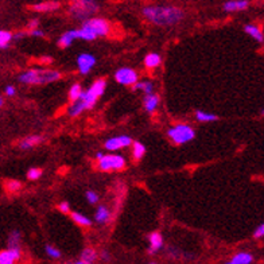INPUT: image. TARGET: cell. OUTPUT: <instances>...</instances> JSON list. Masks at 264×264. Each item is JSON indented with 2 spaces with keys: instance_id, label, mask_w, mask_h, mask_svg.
<instances>
[{
  "instance_id": "7a4b0ae2",
  "label": "cell",
  "mask_w": 264,
  "mask_h": 264,
  "mask_svg": "<svg viewBox=\"0 0 264 264\" xmlns=\"http://www.w3.org/2000/svg\"><path fill=\"white\" fill-rule=\"evenodd\" d=\"M106 88V81L103 79H96L93 84L90 85L88 89L82 92V95L79 97V100L76 103H72V106H69L68 113L69 116L76 117L79 116L81 113L86 109H92L95 106L96 101L100 96L104 95Z\"/></svg>"
},
{
  "instance_id": "ee69618b",
  "label": "cell",
  "mask_w": 264,
  "mask_h": 264,
  "mask_svg": "<svg viewBox=\"0 0 264 264\" xmlns=\"http://www.w3.org/2000/svg\"><path fill=\"white\" fill-rule=\"evenodd\" d=\"M260 115H262V116H264V108L262 109V111H260Z\"/></svg>"
},
{
  "instance_id": "8fae6325",
  "label": "cell",
  "mask_w": 264,
  "mask_h": 264,
  "mask_svg": "<svg viewBox=\"0 0 264 264\" xmlns=\"http://www.w3.org/2000/svg\"><path fill=\"white\" fill-rule=\"evenodd\" d=\"M21 248H7L0 252V264H12L21 259Z\"/></svg>"
},
{
  "instance_id": "277c9868",
  "label": "cell",
  "mask_w": 264,
  "mask_h": 264,
  "mask_svg": "<svg viewBox=\"0 0 264 264\" xmlns=\"http://www.w3.org/2000/svg\"><path fill=\"white\" fill-rule=\"evenodd\" d=\"M61 79V73L50 69H30L22 73L18 79L26 85H46L55 82Z\"/></svg>"
},
{
  "instance_id": "44dd1931",
  "label": "cell",
  "mask_w": 264,
  "mask_h": 264,
  "mask_svg": "<svg viewBox=\"0 0 264 264\" xmlns=\"http://www.w3.org/2000/svg\"><path fill=\"white\" fill-rule=\"evenodd\" d=\"M109 218H111V211H108V208L104 205L99 206L95 214L96 222H99V224H106V222L109 221Z\"/></svg>"
},
{
  "instance_id": "d4e9b609",
  "label": "cell",
  "mask_w": 264,
  "mask_h": 264,
  "mask_svg": "<svg viewBox=\"0 0 264 264\" xmlns=\"http://www.w3.org/2000/svg\"><path fill=\"white\" fill-rule=\"evenodd\" d=\"M146 154V147L144 144H142L140 142H133L132 143V157L136 160H140V159L144 157Z\"/></svg>"
},
{
  "instance_id": "30bf717a",
  "label": "cell",
  "mask_w": 264,
  "mask_h": 264,
  "mask_svg": "<svg viewBox=\"0 0 264 264\" xmlns=\"http://www.w3.org/2000/svg\"><path fill=\"white\" fill-rule=\"evenodd\" d=\"M96 65V57L89 53H82L77 57V68L82 76H86Z\"/></svg>"
},
{
  "instance_id": "7402d4cb",
  "label": "cell",
  "mask_w": 264,
  "mask_h": 264,
  "mask_svg": "<svg viewBox=\"0 0 264 264\" xmlns=\"http://www.w3.org/2000/svg\"><path fill=\"white\" fill-rule=\"evenodd\" d=\"M160 62H162V59H160V55H159L158 53H150L147 54V57L144 58V65H146V68L148 69L158 68Z\"/></svg>"
},
{
  "instance_id": "836d02e7",
  "label": "cell",
  "mask_w": 264,
  "mask_h": 264,
  "mask_svg": "<svg viewBox=\"0 0 264 264\" xmlns=\"http://www.w3.org/2000/svg\"><path fill=\"white\" fill-rule=\"evenodd\" d=\"M264 238V222H262L259 227L255 229L254 238Z\"/></svg>"
},
{
  "instance_id": "f546056e",
  "label": "cell",
  "mask_w": 264,
  "mask_h": 264,
  "mask_svg": "<svg viewBox=\"0 0 264 264\" xmlns=\"http://www.w3.org/2000/svg\"><path fill=\"white\" fill-rule=\"evenodd\" d=\"M45 252H46L49 258H52V259H59V258H61V252H59L55 247H53V245H46V247H45Z\"/></svg>"
},
{
  "instance_id": "e0dca14e",
  "label": "cell",
  "mask_w": 264,
  "mask_h": 264,
  "mask_svg": "<svg viewBox=\"0 0 264 264\" xmlns=\"http://www.w3.org/2000/svg\"><path fill=\"white\" fill-rule=\"evenodd\" d=\"M43 142V136L41 135H31V136L25 137L23 140L19 143V148L21 150H31L32 147H35L38 144H41Z\"/></svg>"
},
{
  "instance_id": "60d3db41",
  "label": "cell",
  "mask_w": 264,
  "mask_h": 264,
  "mask_svg": "<svg viewBox=\"0 0 264 264\" xmlns=\"http://www.w3.org/2000/svg\"><path fill=\"white\" fill-rule=\"evenodd\" d=\"M41 61H42L43 64H52V58H50V57H45V58H42Z\"/></svg>"
},
{
  "instance_id": "5bb4252c",
  "label": "cell",
  "mask_w": 264,
  "mask_h": 264,
  "mask_svg": "<svg viewBox=\"0 0 264 264\" xmlns=\"http://www.w3.org/2000/svg\"><path fill=\"white\" fill-rule=\"evenodd\" d=\"M248 4V0H229L227 3H224L222 8L227 12H236V11L247 10Z\"/></svg>"
},
{
  "instance_id": "ab89813d",
  "label": "cell",
  "mask_w": 264,
  "mask_h": 264,
  "mask_svg": "<svg viewBox=\"0 0 264 264\" xmlns=\"http://www.w3.org/2000/svg\"><path fill=\"white\" fill-rule=\"evenodd\" d=\"M25 35H26V31H18L15 35H14V39H15V41H18V39H22V38L25 37Z\"/></svg>"
},
{
  "instance_id": "8992f818",
  "label": "cell",
  "mask_w": 264,
  "mask_h": 264,
  "mask_svg": "<svg viewBox=\"0 0 264 264\" xmlns=\"http://www.w3.org/2000/svg\"><path fill=\"white\" fill-rule=\"evenodd\" d=\"M167 136L174 144H185L196 137V131L189 124H175L174 127L167 130Z\"/></svg>"
},
{
  "instance_id": "52a82bcc",
  "label": "cell",
  "mask_w": 264,
  "mask_h": 264,
  "mask_svg": "<svg viewBox=\"0 0 264 264\" xmlns=\"http://www.w3.org/2000/svg\"><path fill=\"white\" fill-rule=\"evenodd\" d=\"M126 166V159L122 155H104L103 158L99 159V167L103 171H112V170H122Z\"/></svg>"
},
{
  "instance_id": "d6986e66",
  "label": "cell",
  "mask_w": 264,
  "mask_h": 264,
  "mask_svg": "<svg viewBox=\"0 0 264 264\" xmlns=\"http://www.w3.org/2000/svg\"><path fill=\"white\" fill-rule=\"evenodd\" d=\"M244 31L247 32L251 38H254L256 42H264L263 31L260 30L259 26H256V25H245V26H244Z\"/></svg>"
},
{
  "instance_id": "603a6c76",
  "label": "cell",
  "mask_w": 264,
  "mask_h": 264,
  "mask_svg": "<svg viewBox=\"0 0 264 264\" xmlns=\"http://www.w3.org/2000/svg\"><path fill=\"white\" fill-rule=\"evenodd\" d=\"M132 90H143L144 95H150L153 93L154 84L151 81H137L132 85Z\"/></svg>"
},
{
  "instance_id": "4fadbf2b",
  "label": "cell",
  "mask_w": 264,
  "mask_h": 264,
  "mask_svg": "<svg viewBox=\"0 0 264 264\" xmlns=\"http://www.w3.org/2000/svg\"><path fill=\"white\" fill-rule=\"evenodd\" d=\"M76 39H79V30H69V31L64 32V34L61 35V38L58 39V46L62 49H66L69 48Z\"/></svg>"
},
{
  "instance_id": "83f0119b",
  "label": "cell",
  "mask_w": 264,
  "mask_h": 264,
  "mask_svg": "<svg viewBox=\"0 0 264 264\" xmlns=\"http://www.w3.org/2000/svg\"><path fill=\"white\" fill-rule=\"evenodd\" d=\"M196 119L198 122L206 123V122H216L218 117H217V115H214V113H209V112L205 111H196Z\"/></svg>"
},
{
  "instance_id": "4316f807",
  "label": "cell",
  "mask_w": 264,
  "mask_h": 264,
  "mask_svg": "<svg viewBox=\"0 0 264 264\" xmlns=\"http://www.w3.org/2000/svg\"><path fill=\"white\" fill-rule=\"evenodd\" d=\"M72 218H73L74 222H77L79 227H90L92 225V221H90V218H88L84 214H81V213H77V211H73L72 213Z\"/></svg>"
},
{
  "instance_id": "6da1fadb",
  "label": "cell",
  "mask_w": 264,
  "mask_h": 264,
  "mask_svg": "<svg viewBox=\"0 0 264 264\" xmlns=\"http://www.w3.org/2000/svg\"><path fill=\"white\" fill-rule=\"evenodd\" d=\"M142 12L148 22L160 27L178 25L185 16L184 11L174 5H147Z\"/></svg>"
},
{
  "instance_id": "cb8c5ba5",
  "label": "cell",
  "mask_w": 264,
  "mask_h": 264,
  "mask_svg": "<svg viewBox=\"0 0 264 264\" xmlns=\"http://www.w3.org/2000/svg\"><path fill=\"white\" fill-rule=\"evenodd\" d=\"M21 240H22V235L19 231H12L8 236V243H7V247L8 248H21Z\"/></svg>"
},
{
  "instance_id": "8d00e7d4",
  "label": "cell",
  "mask_w": 264,
  "mask_h": 264,
  "mask_svg": "<svg viewBox=\"0 0 264 264\" xmlns=\"http://www.w3.org/2000/svg\"><path fill=\"white\" fill-rule=\"evenodd\" d=\"M28 35H31V37L43 38V37H45V32H43L42 30H39V28H34V30H30V32H28Z\"/></svg>"
},
{
  "instance_id": "9c48e42d",
  "label": "cell",
  "mask_w": 264,
  "mask_h": 264,
  "mask_svg": "<svg viewBox=\"0 0 264 264\" xmlns=\"http://www.w3.org/2000/svg\"><path fill=\"white\" fill-rule=\"evenodd\" d=\"M132 139L128 135H120V136H113L111 139H108L104 143V147L108 151H117L120 148L128 147L132 144Z\"/></svg>"
},
{
  "instance_id": "9a60e30c",
  "label": "cell",
  "mask_w": 264,
  "mask_h": 264,
  "mask_svg": "<svg viewBox=\"0 0 264 264\" xmlns=\"http://www.w3.org/2000/svg\"><path fill=\"white\" fill-rule=\"evenodd\" d=\"M59 7H61L59 1H41V3L31 5V10L35 12H52V11L58 10Z\"/></svg>"
},
{
  "instance_id": "b9f144b4",
  "label": "cell",
  "mask_w": 264,
  "mask_h": 264,
  "mask_svg": "<svg viewBox=\"0 0 264 264\" xmlns=\"http://www.w3.org/2000/svg\"><path fill=\"white\" fill-rule=\"evenodd\" d=\"M104 155H106V154H103V153H97V155H96V158H97V160H99V159H101V158H103V157H104Z\"/></svg>"
},
{
  "instance_id": "74e56055",
  "label": "cell",
  "mask_w": 264,
  "mask_h": 264,
  "mask_svg": "<svg viewBox=\"0 0 264 264\" xmlns=\"http://www.w3.org/2000/svg\"><path fill=\"white\" fill-rule=\"evenodd\" d=\"M38 25H39V21H38V19H31V21L28 22L27 27H28L30 30H34V28H38Z\"/></svg>"
},
{
  "instance_id": "1f68e13d",
  "label": "cell",
  "mask_w": 264,
  "mask_h": 264,
  "mask_svg": "<svg viewBox=\"0 0 264 264\" xmlns=\"http://www.w3.org/2000/svg\"><path fill=\"white\" fill-rule=\"evenodd\" d=\"M86 201L89 202L90 205H96L97 202H99V200H100V197H99V194L97 193H95V191L92 190H88L86 191Z\"/></svg>"
},
{
  "instance_id": "d6a6232c",
  "label": "cell",
  "mask_w": 264,
  "mask_h": 264,
  "mask_svg": "<svg viewBox=\"0 0 264 264\" xmlns=\"http://www.w3.org/2000/svg\"><path fill=\"white\" fill-rule=\"evenodd\" d=\"M22 184L19 181H7V184H5V189L8 191H16L21 189Z\"/></svg>"
},
{
  "instance_id": "5b68a950",
  "label": "cell",
  "mask_w": 264,
  "mask_h": 264,
  "mask_svg": "<svg viewBox=\"0 0 264 264\" xmlns=\"http://www.w3.org/2000/svg\"><path fill=\"white\" fill-rule=\"evenodd\" d=\"M99 4L96 0H70L69 4V14L73 16L74 19L79 21H86L90 15L96 14L99 11Z\"/></svg>"
},
{
  "instance_id": "3957f363",
  "label": "cell",
  "mask_w": 264,
  "mask_h": 264,
  "mask_svg": "<svg viewBox=\"0 0 264 264\" xmlns=\"http://www.w3.org/2000/svg\"><path fill=\"white\" fill-rule=\"evenodd\" d=\"M111 31L109 23L103 18H89L82 22L79 30V39L82 41H95L99 37H106Z\"/></svg>"
},
{
  "instance_id": "f1b7e54d",
  "label": "cell",
  "mask_w": 264,
  "mask_h": 264,
  "mask_svg": "<svg viewBox=\"0 0 264 264\" xmlns=\"http://www.w3.org/2000/svg\"><path fill=\"white\" fill-rule=\"evenodd\" d=\"M14 39V34L7 30H1L0 31V48L7 49L10 42Z\"/></svg>"
},
{
  "instance_id": "2e32d148",
  "label": "cell",
  "mask_w": 264,
  "mask_h": 264,
  "mask_svg": "<svg viewBox=\"0 0 264 264\" xmlns=\"http://www.w3.org/2000/svg\"><path fill=\"white\" fill-rule=\"evenodd\" d=\"M159 96L157 93H150V95L144 96V100H143V106L146 108V111L148 113H154L155 109L158 108L159 106Z\"/></svg>"
},
{
  "instance_id": "4dcf8cb0",
  "label": "cell",
  "mask_w": 264,
  "mask_h": 264,
  "mask_svg": "<svg viewBox=\"0 0 264 264\" xmlns=\"http://www.w3.org/2000/svg\"><path fill=\"white\" fill-rule=\"evenodd\" d=\"M41 175H42V170L37 169V167H31V169L27 171V178L30 181L39 180Z\"/></svg>"
},
{
  "instance_id": "d590c367",
  "label": "cell",
  "mask_w": 264,
  "mask_h": 264,
  "mask_svg": "<svg viewBox=\"0 0 264 264\" xmlns=\"http://www.w3.org/2000/svg\"><path fill=\"white\" fill-rule=\"evenodd\" d=\"M58 209L62 213H69V211H70V206H69V202H66V201H62V202H59L58 204Z\"/></svg>"
},
{
  "instance_id": "ffe728a7",
  "label": "cell",
  "mask_w": 264,
  "mask_h": 264,
  "mask_svg": "<svg viewBox=\"0 0 264 264\" xmlns=\"http://www.w3.org/2000/svg\"><path fill=\"white\" fill-rule=\"evenodd\" d=\"M254 262V255L249 252H238L229 260V264H251Z\"/></svg>"
},
{
  "instance_id": "ac0fdd59",
  "label": "cell",
  "mask_w": 264,
  "mask_h": 264,
  "mask_svg": "<svg viewBox=\"0 0 264 264\" xmlns=\"http://www.w3.org/2000/svg\"><path fill=\"white\" fill-rule=\"evenodd\" d=\"M97 260V252L93 248H85L81 252L79 260H77V264H92Z\"/></svg>"
},
{
  "instance_id": "7bdbcfd3",
  "label": "cell",
  "mask_w": 264,
  "mask_h": 264,
  "mask_svg": "<svg viewBox=\"0 0 264 264\" xmlns=\"http://www.w3.org/2000/svg\"><path fill=\"white\" fill-rule=\"evenodd\" d=\"M3 104H4V100H3V99H0V106H3Z\"/></svg>"
},
{
  "instance_id": "e575fe53",
  "label": "cell",
  "mask_w": 264,
  "mask_h": 264,
  "mask_svg": "<svg viewBox=\"0 0 264 264\" xmlns=\"http://www.w3.org/2000/svg\"><path fill=\"white\" fill-rule=\"evenodd\" d=\"M4 93L7 97H12V96H15V93H16L15 86H12V85H7L4 89Z\"/></svg>"
},
{
  "instance_id": "f35d334b",
  "label": "cell",
  "mask_w": 264,
  "mask_h": 264,
  "mask_svg": "<svg viewBox=\"0 0 264 264\" xmlns=\"http://www.w3.org/2000/svg\"><path fill=\"white\" fill-rule=\"evenodd\" d=\"M101 259L104 260V262H109V260H111V256H109V254H108L106 251H101Z\"/></svg>"
},
{
  "instance_id": "484cf974",
  "label": "cell",
  "mask_w": 264,
  "mask_h": 264,
  "mask_svg": "<svg viewBox=\"0 0 264 264\" xmlns=\"http://www.w3.org/2000/svg\"><path fill=\"white\" fill-rule=\"evenodd\" d=\"M82 95V88L79 84H73L72 88L69 89V100L72 103H76L77 100H79V97Z\"/></svg>"
},
{
  "instance_id": "7c38bea8",
  "label": "cell",
  "mask_w": 264,
  "mask_h": 264,
  "mask_svg": "<svg viewBox=\"0 0 264 264\" xmlns=\"http://www.w3.org/2000/svg\"><path fill=\"white\" fill-rule=\"evenodd\" d=\"M148 241H150V249H148V255H155L159 249L163 247V238L159 232H153L148 236Z\"/></svg>"
},
{
  "instance_id": "ba28073f",
  "label": "cell",
  "mask_w": 264,
  "mask_h": 264,
  "mask_svg": "<svg viewBox=\"0 0 264 264\" xmlns=\"http://www.w3.org/2000/svg\"><path fill=\"white\" fill-rule=\"evenodd\" d=\"M115 79L117 84L124 85V86H130L139 81V74L136 70L131 68H120L115 72Z\"/></svg>"
}]
</instances>
